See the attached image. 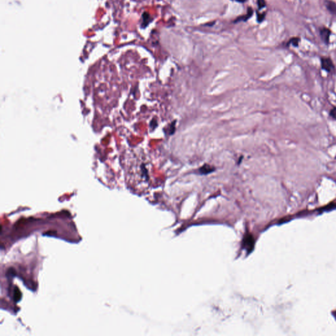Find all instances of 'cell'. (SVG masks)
Returning a JSON list of instances; mask_svg holds the SVG:
<instances>
[{"mask_svg": "<svg viewBox=\"0 0 336 336\" xmlns=\"http://www.w3.org/2000/svg\"><path fill=\"white\" fill-rule=\"evenodd\" d=\"M253 10L252 8H248V11H247V13L246 14V15H242L240 17H238V18L234 20V23H239V22H241V21H243V22H246V21L249 19L251 18L252 16L253 15Z\"/></svg>", "mask_w": 336, "mask_h": 336, "instance_id": "cell-4", "label": "cell"}, {"mask_svg": "<svg viewBox=\"0 0 336 336\" xmlns=\"http://www.w3.org/2000/svg\"><path fill=\"white\" fill-rule=\"evenodd\" d=\"M257 5L259 9H262L266 7V2L264 0H257Z\"/></svg>", "mask_w": 336, "mask_h": 336, "instance_id": "cell-9", "label": "cell"}, {"mask_svg": "<svg viewBox=\"0 0 336 336\" xmlns=\"http://www.w3.org/2000/svg\"><path fill=\"white\" fill-rule=\"evenodd\" d=\"M265 18V14L264 13H257V20L259 23L263 22V20Z\"/></svg>", "mask_w": 336, "mask_h": 336, "instance_id": "cell-8", "label": "cell"}, {"mask_svg": "<svg viewBox=\"0 0 336 336\" xmlns=\"http://www.w3.org/2000/svg\"><path fill=\"white\" fill-rule=\"evenodd\" d=\"M20 297H21V294L20 291L18 289H15V293H14V299L17 301L20 299Z\"/></svg>", "mask_w": 336, "mask_h": 336, "instance_id": "cell-10", "label": "cell"}, {"mask_svg": "<svg viewBox=\"0 0 336 336\" xmlns=\"http://www.w3.org/2000/svg\"><path fill=\"white\" fill-rule=\"evenodd\" d=\"M300 41L299 38H292L288 41V44H291L294 47H297L299 45V43Z\"/></svg>", "mask_w": 336, "mask_h": 336, "instance_id": "cell-7", "label": "cell"}, {"mask_svg": "<svg viewBox=\"0 0 336 336\" xmlns=\"http://www.w3.org/2000/svg\"><path fill=\"white\" fill-rule=\"evenodd\" d=\"M215 170L216 168L213 166H211L209 164H205L197 170V173L200 175H208L215 171Z\"/></svg>", "mask_w": 336, "mask_h": 336, "instance_id": "cell-3", "label": "cell"}, {"mask_svg": "<svg viewBox=\"0 0 336 336\" xmlns=\"http://www.w3.org/2000/svg\"><path fill=\"white\" fill-rule=\"evenodd\" d=\"M325 6L332 15L336 16V3L332 0H325Z\"/></svg>", "mask_w": 336, "mask_h": 336, "instance_id": "cell-5", "label": "cell"}, {"mask_svg": "<svg viewBox=\"0 0 336 336\" xmlns=\"http://www.w3.org/2000/svg\"><path fill=\"white\" fill-rule=\"evenodd\" d=\"M321 66L323 69L327 71L328 72H332L335 68L334 64L332 59L328 58V57H323V58L321 59Z\"/></svg>", "mask_w": 336, "mask_h": 336, "instance_id": "cell-1", "label": "cell"}, {"mask_svg": "<svg viewBox=\"0 0 336 336\" xmlns=\"http://www.w3.org/2000/svg\"><path fill=\"white\" fill-rule=\"evenodd\" d=\"M152 20V19L151 18V15H150L148 13L145 12L143 14H142V26L143 28L147 27L150 23H151Z\"/></svg>", "mask_w": 336, "mask_h": 336, "instance_id": "cell-6", "label": "cell"}, {"mask_svg": "<svg viewBox=\"0 0 336 336\" xmlns=\"http://www.w3.org/2000/svg\"><path fill=\"white\" fill-rule=\"evenodd\" d=\"M331 35V31L327 28H322L320 30V38L325 44H328L330 41V37Z\"/></svg>", "mask_w": 336, "mask_h": 336, "instance_id": "cell-2", "label": "cell"}, {"mask_svg": "<svg viewBox=\"0 0 336 336\" xmlns=\"http://www.w3.org/2000/svg\"><path fill=\"white\" fill-rule=\"evenodd\" d=\"M330 115L333 119L336 120V108H333V109L331 110Z\"/></svg>", "mask_w": 336, "mask_h": 336, "instance_id": "cell-11", "label": "cell"}, {"mask_svg": "<svg viewBox=\"0 0 336 336\" xmlns=\"http://www.w3.org/2000/svg\"><path fill=\"white\" fill-rule=\"evenodd\" d=\"M232 1H234V2H238V3H244L246 2L247 0H232Z\"/></svg>", "mask_w": 336, "mask_h": 336, "instance_id": "cell-12", "label": "cell"}]
</instances>
